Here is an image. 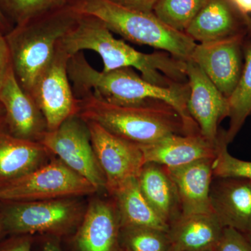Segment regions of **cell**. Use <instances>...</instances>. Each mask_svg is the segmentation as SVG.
I'll return each mask as SVG.
<instances>
[{"instance_id":"obj_17","label":"cell","mask_w":251,"mask_h":251,"mask_svg":"<svg viewBox=\"0 0 251 251\" xmlns=\"http://www.w3.org/2000/svg\"><path fill=\"white\" fill-rule=\"evenodd\" d=\"M146 163L165 168L184 166L201 160H214L216 146L201 133L171 134L148 145H139Z\"/></svg>"},{"instance_id":"obj_14","label":"cell","mask_w":251,"mask_h":251,"mask_svg":"<svg viewBox=\"0 0 251 251\" xmlns=\"http://www.w3.org/2000/svg\"><path fill=\"white\" fill-rule=\"evenodd\" d=\"M115 203L96 200L85 211L73 238L75 251H123Z\"/></svg>"},{"instance_id":"obj_34","label":"cell","mask_w":251,"mask_h":251,"mask_svg":"<svg viewBox=\"0 0 251 251\" xmlns=\"http://www.w3.org/2000/svg\"><path fill=\"white\" fill-rule=\"evenodd\" d=\"M13 26L11 23L8 21L6 17L3 15L1 11H0V30L2 31L4 34H6L8 31L12 29Z\"/></svg>"},{"instance_id":"obj_25","label":"cell","mask_w":251,"mask_h":251,"mask_svg":"<svg viewBox=\"0 0 251 251\" xmlns=\"http://www.w3.org/2000/svg\"><path fill=\"white\" fill-rule=\"evenodd\" d=\"M72 0H0V11L14 27L69 6Z\"/></svg>"},{"instance_id":"obj_18","label":"cell","mask_w":251,"mask_h":251,"mask_svg":"<svg viewBox=\"0 0 251 251\" xmlns=\"http://www.w3.org/2000/svg\"><path fill=\"white\" fill-rule=\"evenodd\" d=\"M214 160L165 168L174 183L182 215L213 212L210 194Z\"/></svg>"},{"instance_id":"obj_2","label":"cell","mask_w":251,"mask_h":251,"mask_svg":"<svg viewBox=\"0 0 251 251\" xmlns=\"http://www.w3.org/2000/svg\"><path fill=\"white\" fill-rule=\"evenodd\" d=\"M68 74L76 99L92 92L105 101L120 105L138 104L151 99L162 100L179 112L191 133H201L188 113V82L162 87L148 82L131 68L100 72L90 65L82 52L71 56Z\"/></svg>"},{"instance_id":"obj_4","label":"cell","mask_w":251,"mask_h":251,"mask_svg":"<svg viewBox=\"0 0 251 251\" xmlns=\"http://www.w3.org/2000/svg\"><path fill=\"white\" fill-rule=\"evenodd\" d=\"M78 16L67 6L15 25L5 34L13 70L26 93L30 94L53 59L59 41L75 25Z\"/></svg>"},{"instance_id":"obj_19","label":"cell","mask_w":251,"mask_h":251,"mask_svg":"<svg viewBox=\"0 0 251 251\" xmlns=\"http://www.w3.org/2000/svg\"><path fill=\"white\" fill-rule=\"evenodd\" d=\"M211 191L213 213L224 227H232L246 234L251 231V181L221 179Z\"/></svg>"},{"instance_id":"obj_7","label":"cell","mask_w":251,"mask_h":251,"mask_svg":"<svg viewBox=\"0 0 251 251\" xmlns=\"http://www.w3.org/2000/svg\"><path fill=\"white\" fill-rule=\"evenodd\" d=\"M97 191L90 181L57 158L0 188V202L75 198Z\"/></svg>"},{"instance_id":"obj_36","label":"cell","mask_w":251,"mask_h":251,"mask_svg":"<svg viewBox=\"0 0 251 251\" xmlns=\"http://www.w3.org/2000/svg\"><path fill=\"white\" fill-rule=\"evenodd\" d=\"M5 117L4 110L3 108L2 105L0 103V119L3 118Z\"/></svg>"},{"instance_id":"obj_21","label":"cell","mask_w":251,"mask_h":251,"mask_svg":"<svg viewBox=\"0 0 251 251\" xmlns=\"http://www.w3.org/2000/svg\"><path fill=\"white\" fill-rule=\"evenodd\" d=\"M111 196L115 199L121 228L141 227L168 233L169 225L156 214L144 197L138 178L128 180Z\"/></svg>"},{"instance_id":"obj_33","label":"cell","mask_w":251,"mask_h":251,"mask_svg":"<svg viewBox=\"0 0 251 251\" xmlns=\"http://www.w3.org/2000/svg\"><path fill=\"white\" fill-rule=\"evenodd\" d=\"M42 251H62L57 237H50L47 239L43 246Z\"/></svg>"},{"instance_id":"obj_23","label":"cell","mask_w":251,"mask_h":251,"mask_svg":"<svg viewBox=\"0 0 251 251\" xmlns=\"http://www.w3.org/2000/svg\"><path fill=\"white\" fill-rule=\"evenodd\" d=\"M244 64L242 75L233 93L229 97V124L225 132L227 144L232 143L251 115V34L244 41Z\"/></svg>"},{"instance_id":"obj_6","label":"cell","mask_w":251,"mask_h":251,"mask_svg":"<svg viewBox=\"0 0 251 251\" xmlns=\"http://www.w3.org/2000/svg\"><path fill=\"white\" fill-rule=\"evenodd\" d=\"M84 214L74 198L0 202V238L36 234L62 237L77 228Z\"/></svg>"},{"instance_id":"obj_30","label":"cell","mask_w":251,"mask_h":251,"mask_svg":"<svg viewBox=\"0 0 251 251\" xmlns=\"http://www.w3.org/2000/svg\"><path fill=\"white\" fill-rule=\"evenodd\" d=\"M11 68V58L5 34L0 30V85Z\"/></svg>"},{"instance_id":"obj_38","label":"cell","mask_w":251,"mask_h":251,"mask_svg":"<svg viewBox=\"0 0 251 251\" xmlns=\"http://www.w3.org/2000/svg\"><path fill=\"white\" fill-rule=\"evenodd\" d=\"M212 251V250H208V251Z\"/></svg>"},{"instance_id":"obj_24","label":"cell","mask_w":251,"mask_h":251,"mask_svg":"<svg viewBox=\"0 0 251 251\" xmlns=\"http://www.w3.org/2000/svg\"><path fill=\"white\" fill-rule=\"evenodd\" d=\"M207 0H157L152 12L175 30L184 32Z\"/></svg>"},{"instance_id":"obj_5","label":"cell","mask_w":251,"mask_h":251,"mask_svg":"<svg viewBox=\"0 0 251 251\" xmlns=\"http://www.w3.org/2000/svg\"><path fill=\"white\" fill-rule=\"evenodd\" d=\"M69 6L77 14L99 18L126 40L161 50L184 62L191 59L197 44L184 32L168 27L153 12L128 9L108 0H72Z\"/></svg>"},{"instance_id":"obj_1","label":"cell","mask_w":251,"mask_h":251,"mask_svg":"<svg viewBox=\"0 0 251 251\" xmlns=\"http://www.w3.org/2000/svg\"><path fill=\"white\" fill-rule=\"evenodd\" d=\"M68 53L92 50L103 63L102 72L134 68L145 80L162 87L188 82L186 62L164 51L143 53L112 35L105 23L90 15L79 14L75 25L59 41Z\"/></svg>"},{"instance_id":"obj_3","label":"cell","mask_w":251,"mask_h":251,"mask_svg":"<svg viewBox=\"0 0 251 251\" xmlns=\"http://www.w3.org/2000/svg\"><path fill=\"white\" fill-rule=\"evenodd\" d=\"M78 116L99 124L110 133L138 145H148L171 134H191L182 117L160 100L132 105L109 103L87 92L77 99Z\"/></svg>"},{"instance_id":"obj_10","label":"cell","mask_w":251,"mask_h":251,"mask_svg":"<svg viewBox=\"0 0 251 251\" xmlns=\"http://www.w3.org/2000/svg\"><path fill=\"white\" fill-rule=\"evenodd\" d=\"M86 123L105 176V188L112 195L128 180L138 177L145 165L143 152L139 145L110 133L99 124Z\"/></svg>"},{"instance_id":"obj_35","label":"cell","mask_w":251,"mask_h":251,"mask_svg":"<svg viewBox=\"0 0 251 251\" xmlns=\"http://www.w3.org/2000/svg\"><path fill=\"white\" fill-rule=\"evenodd\" d=\"M245 18L248 27H249V30H250L251 32V17L249 15L246 14Z\"/></svg>"},{"instance_id":"obj_22","label":"cell","mask_w":251,"mask_h":251,"mask_svg":"<svg viewBox=\"0 0 251 251\" xmlns=\"http://www.w3.org/2000/svg\"><path fill=\"white\" fill-rule=\"evenodd\" d=\"M138 182L149 204L170 226L180 215L177 212L180 204L174 183L165 167L146 163L138 176Z\"/></svg>"},{"instance_id":"obj_16","label":"cell","mask_w":251,"mask_h":251,"mask_svg":"<svg viewBox=\"0 0 251 251\" xmlns=\"http://www.w3.org/2000/svg\"><path fill=\"white\" fill-rule=\"evenodd\" d=\"M50 155L39 142L11 134L5 117L0 119V188L44 166Z\"/></svg>"},{"instance_id":"obj_8","label":"cell","mask_w":251,"mask_h":251,"mask_svg":"<svg viewBox=\"0 0 251 251\" xmlns=\"http://www.w3.org/2000/svg\"><path fill=\"white\" fill-rule=\"evenodd\" d=\"M71 56L59 41L53 59L38 77L29 94L45 117L48 131L57 129L67 119L78 115V100L68 74Z\"/></svg>"},{"instance_id":"obj_15","label":"cell","mask_w":251,"mask_h":251,"mask_svg":"<svg viewBox=\"0 0 251 251\" xmlns=\"http://www.w3.org/2000/svg\"><path fill=\"white\" fill-rule=\"evenodd\" d=\"M245 16L230 0H207L184 33L196 44L248 36Z\"/></svg>"},{"instance_id":"obj_32","label":"cell","mask_w":251,"mask_h":251,"mask_svg":"<svg viewBox=\"0 0 251 251\" xmlns=\"http://www.w3.org/2000/svg\"><path fill=\"white\" fill-rule=\"evenodd\" d=\"M243 14H251V0H230Z\"/></svg>"},{"instance_id":"obj_12","label":"cell","mask_w":251,"mask_h":251,"mask_svg":"<svg viewBox=\"0 0 251 251\" xmlns=\"http://www.w3.org/2000/svg\"><path fill=\"white\" fill-rule=\"evenodd\" d=\"M247 36L197 44L191 55V60L227 99L233 93L242 75L244 64L243 45Z\"/></svg>"},{"instance_id":"obj_13","label":"cell","mask_w":251,"mask_h":251,"mask_svg":"<svg viewBox=\"0 0 251 251\" xmlns=\"http://www.w3.org/2000/svg\"><path fill=\"white\" fill-rule=\"evenodd\" d=\"M0 103L11 134L40 143L48 131L45 117L34 99L20 85L12 66L0 85Z\"/></svg>"},{"instance_id":"obj_28","label":"cell","mask_w":251,"mask_h":251,"mask_svg":"<svg viewBox=\"0 0 251 251\" xmlns=\"http://www.w3.org/2000/svg\"><path fill=\"white\" fill-rule=\"evenodd\" d=\"M214 251H251V244L242 232L224 227Z\"/></svg>"},{"instance_id":"obj_37","label":"cell","mask_w":251,"mask_h":251,"mask_svg":"<svg viewBox=\"0 0 251 251\" xmlns=\"http://www.w3.org/2000/svg\"><path fill=\"white\" fill-rule=\"evenodd\" d=\"M244 234H245L246 237L247 238L248 241H249V242H250V244H251V231Z\"/></svg>"},{"instance_id":"obj_20","label":"cell","mask_w":251,"mask_h":251,"mask_svg":"<svg viewBox=\"0 0 251 251\" xmlns=\"http://www.w3.org/2000/svg\"><path fill=\"white\" fill-rule=\"evenodd\" d=\"M224 228L213 212L180 214L170 224L168 251H214Z\"/></svg>"},{"instance_id":"obj_29","label":"cell","mask_w":251,"mask_h":251,"mask_svg":"<svg viewBox=\"0 0 251 251\" xmlns=\"http://www.w3.org/2000/svg\"><path fill=\"white\" fill-rule=\"evenodd\" d=\"M31 235H11L0 238V251H33Z\"/></svg>"},{"instance_id":"obj_11","label":"cell","mask_w":251,"mask_h":251,"mask_svg":"<svg viewBox=\"0 0 251 251\" xmlns=\"http://www.w3.org/2000/svg\"><path fill=\"white\" fill-rule=\"evenodd\" d=\"M186 74L189 87L188 113L201 135L217 146L221 131L220 124L229 116L228 99L191 59L186 62Z\"/></svg>"},{"instance_id":"obj_26","label":"cell","mask_w":251,"mask_h":251,"mask_svg":"<svg viewBox=\"0 0 251 251\" xmlns=\"http://www.w3.org/2000/svg\"><path fill=\"white\" fill-rule=\"evenodd\" d=\"M120 241L123 251H168V233L141 227L121 228Z\"/></svg>"},{"instance_id":"obj_27","label":"cell","mask_w":251,"mask_h":251,"mask_svg":"<svg viewBox=\"0 0 251 251\" xmlns=\"http://www.w3.org/2000/svg\"><path fill=\"white\" fill-rule=\"evenodd\" d=\"M225 132L221 130L216 146V155L212 163L213 175L219 179L237 178L251 181V161L239 159L228 152Z\"/></svg>"},{"instance_id":"obj_31","label":"cell","mask_w":251,"mask_h":251,"mask_svg":"<svg viewBox=\"0 0 251 251\" xmlns=\"http://www.w3.org/2000/svg\"><path fill=\"white\" fill-rule=\"evenodd\" d=\"M110 2L128 8V9L152 12L153 6L157 0H108Z\"/></svg>"},{"instance_id":"obj_9","label":"cell","mask_w":251,"mask_h":251,"mask_svg":"<svg viewBox=\"0 0 251 251\" xmlns=\"http://www.w3.org/2000/svg\"><path fill=\"white\" fill-rule=\"evenodd\" d=\"M40 143L99 190L105 188V176L94 153L88 126L78 115L67 119L57 129L46 132Z\"/></svg>"}]
</instances>
